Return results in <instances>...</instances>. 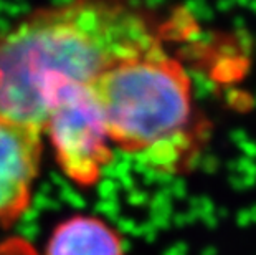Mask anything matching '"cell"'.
<instances>
[{
  "label": "cell",
  "instance_id": "1",
  "mask_svg": "<svg viewBox=\"0 0 256 255\" xmlns=\"http://www.w3.org/2000/svg\"><path fill=\"white\" fill-rule=\"evenodd\" d=\"M160 47L147 19L114 0L38 10L0 37V116L45 133L56 90L91 85L114 65Z\"/></svg>",
  "mask_w": 256,
  "mask_h": 255
},
{
  "label": "cell",
  "instance_id": "2",
  "mask_svg": "<svg viewBox=\"0 0 256 255\" xmlns=\"http://www.w3.org/2000/svg\"><path fill=\"white\" fill-rule=\"evenodd\" d=\"M112 144L164 174L187 171L206 138L192 81L164 48L128 58L90 85Z\"/></svg>",
  "mask_w": 256,
  "mask_h": 255
},
{
  "label": "cell",
  "instance_id": "3",
  "mask_svg": "<svg viewBox=\"0 0 256 255\" xmlns=\"http://www.w3.org/2000/svg\"><path fill=\"white\" fill-rule=\"evenodd\" d=\"M45 131L60 169L76 186H94L112 161L104 116L90 85H68L56 90Z\"/></svg>",
  "mask_w": 256,
  "mask_h": 255
},
{
  "label": "cell",
  "instance_id": "4",
  "mask_svg": "<svg viewBox=\"0 0 256 255\" xmlns=\"http://www.w3.org/2000/svg\"><path fill=\"white\" fill-rule=\"evenodd\" d=\"M42 131L0 116V229L26 212L42 162Z\"/></svg>",
  "mask_w": 256,
  "mask_h": 255
},
{
  "label": "cell",
  "instance_id": "5",
  "mask_svg": "<svg viewBox=\"0 0 256 255\" xmlns=\"http://www.w3.org/2000/svg\"><path fill=\"white\" fill-rule=\"evenodd\" d=\"M45 255H124V247L106 222L92 215H73L53 230Z\"/></svg>",
  "mask_w": 256,
  "mask_h": 255
},
{
  "label": "cell",
  "instance_id": "6",
  "mask_svg": "<svg viewBox=\"0 0 256 255\" xmlns=\"http://www.w3.org/2000/svg\"><path fill=\"white\" fill-rule=\"evenodd\" d=\"M0 255H38V252L25 238L10 237L0 243Z\"/></svg>",
  "mask_w": 256,
  "mask_h": 255
}]
</instances>
